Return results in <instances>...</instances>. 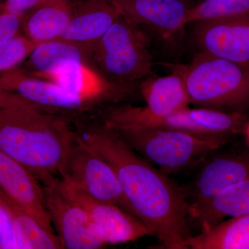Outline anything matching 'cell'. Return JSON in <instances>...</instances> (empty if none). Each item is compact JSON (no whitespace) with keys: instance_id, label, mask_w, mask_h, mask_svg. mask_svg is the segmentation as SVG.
<instances>
[{"instance_id":"6da1fadb","label":"cell","mask_w":249,"mask_h":249,"mask_svg":"<svg viewBox=\"0 0 249 249\" xmlns=\"http://www.w3.org/2000/svg\"><path fill=\"white\" fill-rule=\"evenodd\" d=\"M75 133L115 172L136 216L160 242L156 248L180 249L191 236L190 206L168 175L132 150L94 115L73 121Z\"/></svg>"},{"instance_id":"7a4b0ae2","label":"cell","mask_w":249,"mask_h":249,"mask_svg":"<svg viewBox=\"0 0 249 249\" xmlns=\"http://www.w3.org/2000/svg\"><path fill=\"white\" fill-rule=\"evenodd\" d=\"M72 122L34 105L0 108V150L47 184L60 178L74 136Z\"/></svg>"},{"instance_id":"3957f363","label":"cell","mask_w":249,"mask_h":249,"mask_svg":"<svg viewBox=\"0 0 249 249\" xmlns=\"http://www.w3.org/2000/svg\"><path fill=\"white\" fill-rule=\"evenodd\" d=\"M168 66L182 78L192 104L232 111L249 104V64L199 52L190 63Z\"/></svg>"},{"instance_id":"277c9868","label":"cell","mask_w":249,"mask_h":249,"mask_svg":"<svg viewBox=\"0 0 249 249\" xmlns=\"http://www.w3.org/2000/svg\"><path fill=\"white\" fill-rule=\"evenodd\" d=\"M106 125L132 150L157 165L166 175L196 168L208 156L227 143L224 141L199 138L165 127Z\"/></svg>"},{"instance_id":"5b68a950","label":"cell","mask_w":249,"mask_h":249,"mask_svg":"<svg viewBox=\"0 0 249 249\" xmlns=\"http://www.w3.org/2000/svg\"><path fill=\"white\" fill-rule=\"evenodd\" d=\"M92 62L103 76L116 84L127 85L142 79L152 70L148 37L120 14L93 44Z\"/></svg>"},{"instance_id":"8992f818","label":"cell","mask_w":249,"mask_h":249,"mask_svg":"<svg viewBox=\"0 0 249 249\" xmlns=\"http://www.w3.org/2000/svg\"><path fill=\"white\" fill-rule=\"evenodd\" d=\"M59 178L73 183L97 200L115 204L136 216L111 165L82 142L75 131Z\"/></svg>"},{"instance_id":"52a82bcc","label":"cell","mask_w":249,"mask_h":249,"mask_svg":"<svg viewBox=\"0 0 249 249\" xmlns=\"http://www.w3.org/2000/svg\"><path fill=\"white\" fill-rule=\"evenodd\" d=\"M110 119L115 124L165 127L199 138L227 142L231 137L240 133L244 129L246 117L240 111L227 112L211 108L187 107L163 119H139L115 107L111 111Z\"/></svg>"},{"instance_id":"ba28073f","label":"cell","mask_w":249,"mask_h":249,"mask_svg":"<svg viewBox=\"0 0 249 249\" xmlns=\"http://www.w3.org/2000/svg\"><path fill=\"white\" fill-rule=\"evenodd\" d=\"M0 83L38 110L72 121L94 114L106 105L68 91L56 83L29 76L20 67L0 73Z\"/></svg>"},{"instance_id":"9c48e42d","label":"cell","mask_w":249,"mask_h":249,"mask_svg":"<svg viewBox=\"0 0 249 249\" xmlns=\"http://www.w3.org/2000/svg\"><path fill=\"white\" fill-rule=\"evenodd\" d=\"M55 183L63 194L86 211L107 245L134 242L146 235L152 236L151 230L142 219L116 205L97 200L64 178H57Z\"/></svg>"},{"instance_id":"30bf717a","label":"cell","mask_w":249,"mask_h":249,"mask_svg":"<svg viewBox=\"0 0 249 249\" xmlns=\"http://www.w3.org/2000/svg\"><path fill=\"white\" fill-rule=\"evenodd\" d=\"M212 152L197 165L191 181L180 186L190 209L249 178V152Z\"/></svg>"},{"instance_id":"8fae6325","label":"cell","mask_w":249,"mask_h":249,"mask_svg":"<svg viewBox=\"0 0 249 249\" xmlns=\"http://www.w3.org/2000/svg\"><path fill=\"white\" fill-rule=\"evenodd\" d=\"M55 179L42 187L46 208L56 229L62 248H103L107 244L93 226L89 214L60 191Z\"/></svg>"},{"instance_id":"7c38bea8","label":"cell","mask_w":249,"mask_h":249,"mask_svg":"<svg viewBox=\"0 0 249 249\" xmlns=\"http://www.w3.org/2000/svg\"><path fill=\"white\" fill-rule=\"evenodd\" d=\"M201 53L249 64V14L196 23Z\"/></svg>"},{"instance_id":"4fadbf2b","label":"cell","mask_w":249,"mask_h":249,"mask_svg":"<svg viewBox=\"0 0 249 249\" xmlns=\"http://www.w3.org/2000/svg\"><path fill=\"white\" fill-rule=\"evenodd\" d=\"M0 191L54 231L44 198L43 187L27 168L0 150Z\"/></svg>"},{"instance_id":"5bb4252c","label":"cell","mask_w":249,"mask_h":249,"mask_svg":"<svg viewBox=\"0 0 249 249\" xmlns=\"http://www.w3.org/2000/svg\"><path fill=\"white\" fill-rule=\"evenodd\" d=\"M119 14L141 27L170 37L188 24L190 8L181 0H109Z\"/></svg>"},{"instance_id":"9a60e30c","label":"cell","mask_w":249,"mask_h":249,"mask_svg":"<svg viewBox=\"0 0 249 249\" xmlns=\"http://www.w3.org/2000/svg\"><path fill=\"white\" fill-rule=\"evenodd\" d=\"M141 91L146 106H119L126 114L139 119H163L188 107L189 96L181 77L175 72L169 76L142 82Z\"/></svg>"},{"instance_id":"2e32d148","label":"cell","mask_w":249,"mask_h":249,"mask_svg":"<svg viewBox=\"0 0 249 249\" xmlns=\"http://www.w3.org/2000/svg\"><path fill=\"white\" fill-rule=\"evenodd\" d=\"M43 80L53 82L68 91L105 105L121 99L127 90L126 85L116 84L108 80L92 63L88 62L67 64Z\"/></svg>"},{"instance_id":"e0dca14e","label":"cell","mask_w":249,"mask_h":249,"mask_svg":"<svg viewBox=\"0 0 249 249\" xmlns=\"http://www.w3.org/2000/svg\"><path fill=\"white\" fill-rule=\"evenodd\" d=\"M93 52L92 43L53 39L36 47L19 67L29 76L45 79L71 62L93 64Z\"/></svg>"},{"instance_id":"ac0fdd59","label":"cell","mask_w":249,"mask_h":249,"mask_svg":"<svg viewBox=\"0 0 249 249\" xmlns=\"http://www.w3.org/2000/svg\"><path fill=\"white\" fill-rule=\"evenodd\" d=\"M119 15L109 0H75L71 20L58 38L94 44L107 33Z\"/></svg>"},{"instance_id":"d6986e66","label":"cell","mask_w":249,"mask_h":249,"mask_svg":"<svg viewBox=\"0 0 249 249\" xmlns=\"http://www.w3.org/2000/svg\"><path fill=\"white\" fill-rule=\"evenodd\" d=\"M75 0H42L24 15L22 33L36 42L58 38L71 20Z\"/></svg>"},{"instance_id":"ffe728a7","label":"cell","mask_w":249,"mask_h":249,"mask_svg":"<svg viewBox=\"0 0 249 249\" xmlns=\"http://www.w3.org/2000/svg\"><path fill=\"white\" fill-rule=\"evenodd\" d=\"M249 213V178L229 187L204 204L190 209V220L201 230L212 227L227 217Z\"/></svg>"},{"instance_id":"44dd1931","label":"cell","mask_w":249,"mask_h":249,"mask_svg":"<svg viewBox=\"0 0 249 249\" xmlns=\"http://www.w3.org/2000/svg\"><path fill=\"white\" fill-rule=\"evenodd\" d=\"M249 249V213L230 217L190 236L180 249Z\"/></svg>"},{"instance_id":"7402d4cb","label":"cell","mask_w":249,"mask_h":249,"mask_svg":"<svg viewBox=\"0 0 249 249\" xmlns=\"http://www.w3.org/2000/svg\"><path fill=\"white\" fill-rule=\"evenodd\" d=\"M12 217L13 225L20 249H62L58 236L42 226L32 214L0 191Z\"/></svg>"},{"instance_id":"603a6c76","label":"cell","mask_w":249,"mask_h":249,"mask_svg":"<svg viewBox=\"0 0 249 249\" xmlns=\"http://www.w3.org/2000/svg\"><path fill=\"white\" fill-rule=\"evenodd\" d=\"M249 14V0H204L190 8L188 24Z\"/></svg>"},{"instance_id":"cb8c5ba5","label":"cell","mask_w":249,"mask_h":249,"mask_svg":"<svg viewBox=\"0 0 249 249\" xmlns=\"http://www.w3.org/2000/svg\"><path fill=\"white\" fill-rule=\"evenodd\" d=\"M41 43L31 40L21 32L0 45V73L20 66Z\"/></svg>"},{"instance_id":"d4e9b609","label":"cell","mask_w":249,"mask_h":249,"mask_svg":"<svg viewBox=\"0 0 249 249\" xmlns=\"http://www.w3.org/2000/svg\"><path fill=\"white\" fill-rule=\"evenodd\" d=\"M0 249H19L11 213L0 193Z\"/></svg>"},{"instance_id":"484cf974","label":"cell","mask_w":249,"mask_h":249,"mask_svg":"<svg viewBox=\"0 0 249 249\" xmlns=\"http://www.w3.org/2000/svg\"><path fill=\"white\" fill-rule=\"evenodd\" d=\"M23 18L21 15L0 14V45L22 32Z\"/></svg>"},{"instance_id":"4316f807","label":"cell","mask_w":249,"mask_h":249,"mask_svg":"<svg viewBox=\"0 0 249 249\" xmlns=\"http://www.w3.org/2000/svg\"><path fill=\"white\" fill-rule=\"evenodd\" d=\"M42 0H4L3 12L24 16Z\"/></svg>"},{"instance_id":"83f0119b","label":"cell","mask_w":249,"mask_h":249,"mask_svg":"<svg viewBox=\"0 0 249 249\" xmlns=\"http://www.w3.org/2000/svg\"><path fill=\"white\" fill-rule=\"evenodd\" d=\"M33 105L18 93L5 88L0 83V108Z\"/></svg>"},{"instance_id":"f1b7e54d","label":"cell","mask_w":249,"mask_h":249,"mask_svg":"<svg viewBox=\"0 0 249 249\" xmlns=\"http://www.w3.org/2000/svg\"><path fill=\"white\" fill-rule=\"evenodd\" d=\"M245 132L246 134H247V139H248L249 142V124L245 127Z\"/></svg>"},{"instance_id":"f546056e","label":"cell","mask_w":249,"mask_h":249,"mask_svg":"<svg viewBox=\"0 0 249 249\" xmlns=\"http://www.w3.org/2000/svg\"><path fill=\"white\" fill-rule=\"evenodd\" d=\"M4 0H0V14L3 12V4Z\"/></svg>"}]
</instances>
